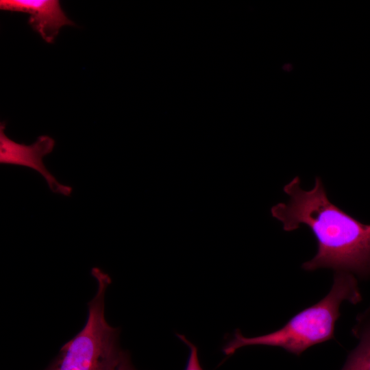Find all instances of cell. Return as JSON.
<instances>
[{
    "label": "cell",
    "instance_id": "cell-1",
    "mask_svg": "<svg viewBox=\"0 0 370 370\" xmlns=\"http://www.w3.org/2000/svg\"><path fill=\"white\" fill-rule=\"evenodd\" d=\"M299 176L284 186L289 197L271 209L272 216L291 232L301 226L308 227L317 245L315 256L303 263V269L320 268L335 272L370 277V224L364 223L332 203L319 177L310 190L300 186Z\"/></svg>",
    "mask_w": 370,
    "mask_h": 370
},
{
    "label": "cell",
    "instance_id": "cell-4",
    "mask_svg": "<svg viewBox=\"0 0 370 370\" xmlns=\"http://www.w3.org/2000/svg\"><path fill=\"white\" fill-rule=\"evenodd\" d=\"M5 123L0 124V163L28 167L39 173L50 190L55 193L69 196L72 188L58 182L45 166L42 158L51 153L55 140L47 135L39 136L31 145L18 143L5 134Z\"/></svg>",
    "mask_w": 370,
    "mask_h": 370
},
{
    "label": "cell",
    "instance_id": "cell-7",
    "mask_svg": "<svg viewBox=\"0 0 370 370\" xmlns=\"http://www.w3.org/2000/svg\"><path fill=\"white\" fill-rule=\"evenodd\" d=\"M177 336L185 343L189 349V354L185 370H204L199 360L197 347L190 342L185 336L177 334Z\"/></svg>",
    "mask_w": 370,
    "mask_h": 370
},
{
    "label": "cell",
    "instance_id": "cell-3",
    "mask_svg": "<svg viewBox=\"0 0 370 370\" xmlns=\"http://www.w3.org/2000/svg\"><path fill=\"white\" fill-rule=\"evenodd\" d=\"M97 282L94 297L88 303L86 322L66 343L45 370H116L123 351L119 345V330L105 317V294L111 278L97 267L92 269Z\"/></svg>",
    "mask_w": 370,
    "mask_h": 370
},
{
    "label": "cell",
    "instance_id": "cell-8",
    "mask_svg": "<svg viewBox=\"0 0 370 370\" xmlns=\"http://www.w3.org/2000/svg\"><path fill=\"white\" fill-rule=\"evenodd\" d=\"M116 370H136L131 362L130 356L127 352L123 351Z\"/></svg>",
    "mask_w": 370,
    "mask_h": 370
},
{
    "label": "cell",
    "instance_id": "cell-6",
    "mask_svg": "<svg viewBox=\"0 0 370 370\" xmlns=\"http://www.w3.org/2000/svg\"><path fill=\"white\" fill-rule=\"evenodd\" d=\"M352 333L359 343L349 354L341 370H370V309L358 317Z\"/></svg>",
    "mask_w": 370,
    "mask_h": 370
},
{
    "label": "cell",
    "instance_id": "cell-5",
    "mask_svg": "<svg viewBox=\"0 0 370 370\" xmlns=\"http://www.w3.org/2000/svg\"><path fill=\"white\" fill-rule=\"evenodd\" d=\"M0 10L28 14V24L47 43L54 42L62 27L75 25L58 0H1Z\"/></svg>",
    "mask_w": 370,
    "mask_h": 370
},
{
    "label": "cell",
    "instance_id": "cell-2",
    "mask_svg": "<svg viewBox=\"0 0 370 370\" xmlns=\"http://www.w3.org/2000/svg\"><path fill=\"white\" fill-rule=\"evenodd\" d=\"M361 300L354 275L335 272L330 292L319 302L300 311L279 330L267 334L246 337L236 330L233 337L223 346V352L230 356L243 347L264 345L281 347L300 356L313 345L334 339L335 324L341 316L342 302L356 304Z\"/></svg>",
    "mask_w": 370,
    "mask_h": 370
}]
</instances>
